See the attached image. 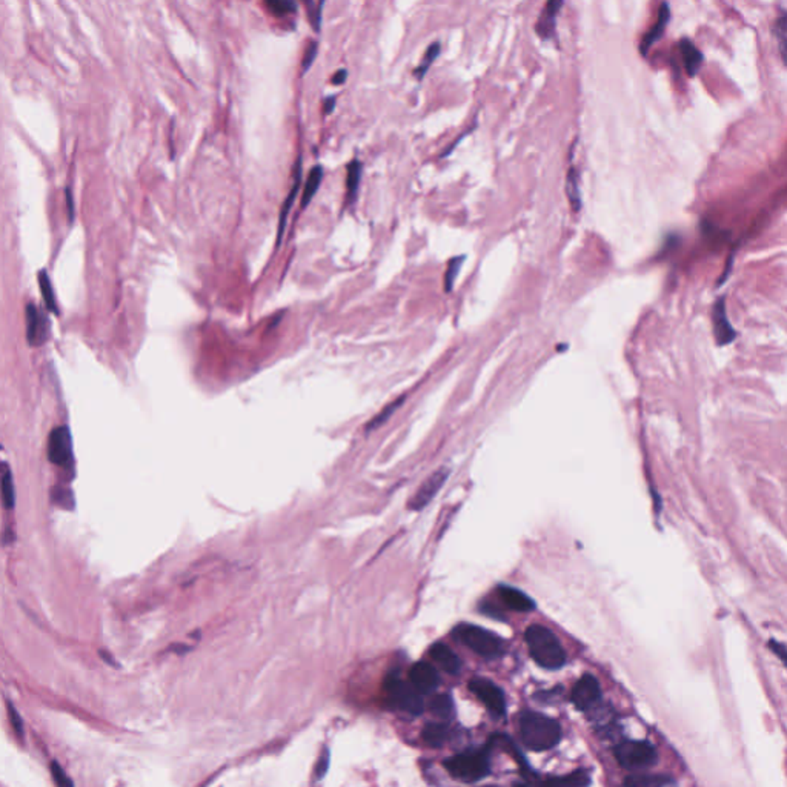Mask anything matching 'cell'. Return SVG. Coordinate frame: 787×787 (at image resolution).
<instances>
[{
    "label": "cell",
    "mask_w": 787,
    "mask_h": 787,
    "mask_svg": "<svg viewBox=\"0 0 787 787\" xmlns=\"http://www.w3.org/2000/svg\"><path fill=\"white\" fill-rule=\"evenodd\" d=\"M520 737L523 744L530 751H549L559 744L561 727L549 716L537 712H523L520 716Z\"/></svg>",
    "instance_id": "obj_1"
},
{
    "label": "cell",
    "mask_w": 787,
    "mask_h": 787,
    "mask_svg": "<svg viewBox=\"0 0 787 787\" xmlns=\"http://www.w3.org/2000/svg\"><path fill=\"white\" fill-rule=\"evenodd\" d=\"M529 654L539 666L554 670L565 666L566 654L559 638L545 626L532 624L524 632Z\"/></svg>",
    "instance_id": "obj_2"
},
{
    "label": "cell",
    "mask_w": 787,
    "mask_h": 787,
    "mask_svg": "<svg viewBox=\"0 0 787 787\" xmlns=\"http://www.w3.org/2000/svg\"><path fill=\"white\" fill-rule=\"evenodd\" d=\"M446 771L465 783H475L488 777L491 771L488 752H466L445 760Z\"/></svg>",
    "instance_id": "obj_3"
},
{
    "label": "cell",
    "mask_w": 787,
    "mask_h": 787,
    "mask_svg": "<svg viewBox=\"0 0 787 787\" xmlns=\"http://www.w3.org/2000/svg\"><path fill=\"white\" fill-rule=\"evenodd\" d=\"M454 637L483 658H497L504 650L500 637L475 624H458L454 629Z\"/></svg>",
    "instance_id": "obj_4"
},
{
    "label": "cell",
    "mask_w": 787,
    "mask_h": 787,
    "mask_svg": "<svg viewBox=\"0 0 787 787\" xmlns=\"http://www.w3.org/2000/svg\"><path fill=\"white\" fill-rule=\"evenodd\" d=\"M615 757L624 769H646L657 763V751L648 741H624L615 749Z\"/></svg>",
    "instance_id": "obj_5"
},
{
    "label": "cell",
    "mask_w": 787,
    "mask_h": 787,
    "mask_svg": "<svg viewBox=\"0 0 787 787\" xmlns=\"http://www.w3.org/2000/svg\"><path fill=\"white\" fill-rule=\"evenodd\" d=\"M386 692L397 707L406 710L409 714L419 715L423 710L420 692L411 684H408L397 675H389L386 680Z\"/></svg>",
    "instance_id": "obj_6"
},
{
    "label": "cell",
    "mask_w": 787,
    "mask_h": 787,
    "mask_svg": "<svg viewBox=\"0 0 787 787\" xmlns=\"http://www.w3.org/2000/svg\"><path fill=\"white\" fill-rule=\"evenodd\" d=\"M469 689L472 694L482 700L483 705L489 709V712L495 716H502L506 714V700L502 689L486 678H473L469 683Z\"/></svg>",
    "instance_id": "obj_7"
},
{
    "label": "cell",
    "mask_w": 787,
    "mask_h": 787,
    "mask_svg": "<svg viewBox=\"0 0 787 787\" xmlns=\"http://www.w3.org/2000/svg\"><path fill=\"white\" fill-rule=\"evenodd\" d=\"M48 458L51 463L67 468L73 463V443L71 434L67 426H59L49 434L48 438Z\"/></svg>",
    "instance_id": "obj_8"
},
{
    "label": "cell",
    "mask_w": 787,
    "mask_h": 787,
    "mask_svg": "<svg viewBox=\"0 0 787 787\" xmlns=\"http://www.w3.org/2000/svg\"><path fill=\"white\" fill-rule=\"evenodd\" d=\"M27 317V340L31 346H42L49 337V323L47 316L36 305L28 303L25 309Z\"/></svg>",
    "instance_id": "obj_9"
},
{
    "label": "cell",
    "mask_w": 787,
    "mask_h": 787,
    "mask_svg": "<svg viewBox=\"0 0 787 787\" xmlns=\"http://www.w3.org/2000/svg\"><path fill=\"white\" fill-rule=\"evenodd\" d=\"M601 698L600 683L594 675L586 674L572 689V703L580 710H587L595 706Z\"/></svg>",
    "instance_id": "obj_10"
},
{
    "label": "cell",
    "mask_w": 787,
    "mask_h": 787,
    "mask_svg": "<svg viewBox=\"0 0 787 787\" xmlns=\"http://www.w3.org/2000/svg\"><path fill=\"white\" fill-rule=\"evenodd\" d=\"M447 475H449V471L446 468H441L437 472H434L432 475L420 486L417 494L411 498V502H409V509L420 510L427 506L432 498L438 494V491L441 489V486L445 484Z\"/></svg>",
    "instance_id": "obj_11"
},
{
    "label": "cell",
    "mask_w": 787,
    "mask_h": 787,
    "mask_svg": "<svg viewBox=\"0 0 787 787\" xmlns=\"http://www.w3.org/2000/svg\"><path fill=\"white\" fill-rule=\"evenodd\" d=\"M409 677H411V684L420 694H430L434 689H437L440 684L437 670H435L432 664L425 661L414 664L411 672H409Z\"/></svg>",
    "instance_id": "obj_12"
},
{
    "label": "cell",
    "mask_w": 787,
    "mask_h": 787,
    "mask_svg": "<svg viewBox=\"0 0 787 787\" xmlns=\"http://www.w3.org/2000/svg\"><path fill=\"white\" fill-rule=\"evenodd\" d=\"M563 6V0H548L545 8H543L539 21L535 23V31L540 39L549 40L552 39L555 34L556 27V17Z\"/></svg>",
    "instance_id": "obj_13"
},
{
    "label": "cell",
    "mask_w": 787,
    "mask_h": 787,
    "mask_svg": "<svg viewBox=\"0 0 787 787\" xmlns=\"http://www.w3.org/2000/svg\"><path fill=\"white\" fill-rule=\"evenodd\" d=\"M430 655L441 669L447 672V674L457 675L460 669H462V660H460L456 652L445 643L432 644L430 649Z\"/></svg>",
    "instance_id": "obj_14"
},
{
    "label": "cell",
    "mask_w": 787,
    "mask_h": 787,
    "mask_svg": "<svg viewBox=\"0 0 787 787\" xmlns=\"http://www.w3.org/2000/svg\"><path fill=\"white\" fill-rule=\"evenodd\" d=\"M498 595H500L503 603L506 604L512 611L530 612V611L535 609L534 600L529 598L528 595L523 594L521 591L515 589V587L500 586L498 587Z\"/></svg>",
    "instance_id": "obj_15"
},
{
    "label": "cell",
    "mask_w": 787,
    "mask_h": 787,
    "mask_svg": "<svg viewBox=\"0 0 787 787\" xmlns=\"http://www.w3.org/2000/svg\"><path fill=\"white\" fill-rule=\"evenodd\" d=\"M669 19H670V10H669V5L664 2L660 6V12H658V21L657 23L652 27V30L649 31L648 34L643 37L642 45H639V51H642V54L646 56L648 54V51L654 47V45L661 39L664 31H666V27L669 23Z\"/></svg>",
    "instance_id": "obj_16"
},
{
    "label": "cell",
    "mask_w": 787,
    "mask_h": 787,
    "mask_svg": "<svg viewBox=\"0 0 787 787\" xmlns=\"http://www.w3.org/2000/svg\"><path fill=\"white\" fill-rule=\"evenodd\" d=\"M714 325H715L714 326L715 337H716V340H718L720 344H727L733 340L735 331L732 328V325L729 323V318L726 316L725 302H723V298L715 305V308H714Z\"/></svg>",
    "instance_id": "obj_17"
},
{
    "label": "cell",
    "mask_w": 787,
    "mask_h": 787,
    "mask_svg": "<svg viewBox=\"0 0 787 787\" xmlns=\"http://www.w3.org/2000/svg\"><path fill=\"white\" fill-rule=\"evenodd\" d=\"M302 163H300V158L297 162L296 166V171H294V183L290 189V194L285 198L283 202V207H281L280 211V222H279V235H277V245H280L281 239H283V233H285V228H286V220H287V214H290V211L292 208V203L296 200V196L298 193V188H300V183H302Z\"/></svg>",
    "instance_id": "obj_18"
},
{
    "label": "cell",
    "mask_w": 787,
    "mask_h": 787,
    "mask_svg": "<svg viewBox=\"0 0 787 787\" xmlns=\"http://www.w3.org/2000/svg\"><path fill=\"white\" fill-rule=\"evenodd\" d=\"M680 49H681L684 68H686L688 75L689 78H695V75L698 74L700 68H701L703 54L700 53L698 49H696L694 42L689 40L688 37H684V39L680 40Z\"/></svg>",
    "instance_id": "obj_19"
},
{
    "label": "cell",
    "mask_w": 787,
    "mask_h": 787,
    "mask_svg": "<svg viewBox=\"0 0 787 787\" xmlns=\"http://www.w3.org/2000/svg\"><path fill=\"white\" fill-rule=\"evenodd\" d=\"M322 178H323V168H322V166H316V168L311 169L308 178H306L305 187H303L302 208L308 207L312 198H314V196L317 194V191H318V188H320V183H322Z\"/></svg>",
    "instance_id": "obj_20"
},
{
    "label": "cell",
    "mask_w": 787,
    "mask_h": 787,
    "mask_svg": "<svg viewBox=\"0 0 787 787\" xmlns=\"http://www.w3.org/2000/svg\"><path fill=\"white\" fill-rule=\"evenodd\" d=\"M405 399H406V395H401V397H399V399H395L394 401L389 403L388 406L383 408L381 411H380L379 414H377L373 420L369 421L368 426H366V431L371 432V431L377 430V427H380L381 425H385L386 421L392 417L397 409H399V408L403 405V403H405Z\"/></svg>",
    "instance_id": "obj_21"
},
{
    "label": "cell",
    "mask_w": 787,
    "mask_h": 787,
    "mask_svg": "<svg viewBox=\"0 0 787 787\" xmlns=\"http://www.w3.org/2000/svg\"><path fill=\"white\" fill-rule=\"evenodd\" d=\"M447 735H449V732H447V727L445 725H440V723H431V725H427L425 727L423 740L432 747H440L446 743Z\"/></svg>",
    "instance_id": "obj_22"
},
{
    "label": "cell",
    "mask_w": 787,
    "mask_h": 787,
    "mask_svg": "<svg viewBox=\"0 0 787 787\" xmlns=\"http://www.w3.org/2000/svg\"><path fill=\"white\" fill-rule=\"evenodd\" d=\"M39 286H40V291H42V297L45 300V303H47L48 309L53 312V314L59 316V308H57L56 305V296H54V290H53V283H51V280L48 277V274L45 271L39 272Z\"/></svg>",
    "instance_id": "obj_23"
},
{
    "label": "cell",
    "mask_w": 787,
    "mask_h": 787,
    "mask_svg": "<svg viewBox=\"0 0 787 787\" xmlns=\"http://www.w3.org/2000/svg\"><path fill=\"white\" fill-rule=\"evenodd\" d=\"M626 786H633V787H639V786H669V784H675V782L669 777H664V775H633L629 777L628 779L624 782Z\"/></svg>",
    "instance_id": "obj_24"
},
{
    "label": "cell",
    "mask_w": 787,
    "mask_h": 787,
    "mask_svg": "<svg viewBox=\"0 0 787 787\" xmlns=\"http://www.w3.org/2000/svg\"><path fill=\"white\" fill-rule=\"evenodd\" d=\"M431 710L432 712L440 716V718H451L454 715V703L452 698L447 694H440L437 696H434L432 701H431Z\"/></svg>",
    "instance_id": "obj_25"
},
{
    "label": "cell",
    "mask_w": 787,
    "mask_h": 787,
    "mask_svg": "<svg viewBox=\"0 0 787 787\" xmlns=\"http://www.w3.org/2000/svg\"><path fill=\"white\" fill-rule=\"evenodd\" d=\"M0 489H2V500L6 509H12L16 503L14 495V483H12V475L8 468L3 469L2 480H0Z\"/></svg>",
    "instance_id": "obj_26"
},
{
    "label": "cell",
    "mask_w": 787,
    "mask_h": 787,
    "mask_svg": "<svg viewBox=\"0 0 787 787\" xmlns=\"http://www.w3.org/2000/svg\"><path fill=\"white\" fill-rule=\"evenodd\" d=\"M773 33H775V40L778 43V49H779V54H782V60L786 63V49H787V21H786V12H782L779 17L773 23Z\"/></svg>",
    "instance_id": "obj_27"
},
{
    "label": "cell",
    "mask_w": 787,
    "mask_h": 787,
    "mask_svg": "<svg viewBox=\"0 0 787 787\" xmlns=\"http://www.w3.org/2000/svg\"><path fill=\"white\" fill-rule=\"evenodd\" d=\"M566 193L569 200L572 202L575 209H580V191H578V176L577 171L574 168L569 169L567 182H566Z\"/></svg>",
    "instance_id": "obj_28"
},
{
    "label": "cell",
    "mask_w": 787,
    "mask_h": 787,
    "mask_svg": "<svg viewBox=\"0 0 787 787\" xmlns=\"http://www.w3.org/2000/svg\"><path fill=\"white\" fill-rule=\"evenodd\" d=\"M438 54H440V43L435 42V43L431 45L430 48H427L426 54H425V57H423V62H421V65L417 68V71H415V75H417L419 79H423V78H425V74L427 73V69H430V67L432 65L434 60L437 59Z\"/></svg>",
    "instance_id": "obj_29"
},
{
    "label": "cell",
    "mask_w": 787,
    "mask_h": 787,
    "mask_svg": "<svg viewBox=\"0 0 787 787\" xmlns=\"http://www.w3.org/2000/svg\"><path fill=\"white\" fill-rule=\"evenodd\" d=\"M360 177H362V163L358 162V160H354V162L351 163L349 168H348V194L349 196H355L357 189H358V185H360Z\"/></svg>",
    "instance_id": "obj_30"
},
{
    "label": "cell",
    "mask_w": 787,
    "mask_h": 787,
    "mask_svg": "<svg viewBox=\"0 0 787 787\" xmlns=\"http://www.w3.org/2000/svg\"><path fill=\"white\" fill-rule=\"evenodd\" d=\"M268 10L276 16H286L287 12L294 11V3L291 0H265Z\"/></svg>",
    "instance_id": "obj_31"
},
{
    "label": "cell",
    "mask_w": 787,
    "mask_h": 787,
    "mask_svg": "<svg viewBox=\"0 0 787 787\" xmlns=\"http://www.w3.org/2000/svg\"><path fill=\"white\" fill-rule=\"evenodd\" d=\"M545 783L548 784H574V786H581V784H587L589 783V778H587L585 773H574V775H569L567 778H556V779H546Z\"/></svg>",
    "instance_id": "obj_32"
},
{
    "label": "cell",
    "mask_w": 787,
    "mask_h": 787,
    "mask_svg": "<svg viewBox=\"0 0 787 787\" xmlns=\"http://www.w3.org/2000/svg\"><path fill=\"white\" fill-rule=\"evenodd\" d=\"M462 261H463V257H457L449 263V268H447V272H446V291L452 290L454 281H456V277L460 271V268H462Z\"/></svg>",
    "instance_id": "obj_33"
},
{
    "label": "cell",
    "mask_w": 787,
    "mask_h": 787,
    "mask_svg": "<svg viewBox=\"0 0 787 787\" xmlns=\"http://www.w3.org/2000/svg\"><path fill=\"white\" fill-rule=\"evenodd\" d=\"M8 716H10V721H11V726L14 729V732L19 735V737H23V726H22V718L19 712L16 710V707L8 703Z\"/></svg>",
    "instance_id": "obj_34"
},
{
    "label": "cell",
    "mask_w": 787,
    "mask_h": 787,
    "mask_svg": "<svg viewBox=\"0 0 787 787\" xmlns=\"http://www.w3.org/2000/svg\"><path fill=\"white\" fill-rule=\"evenodd\" d=\"M51 772H53L54 782L59 786H73V782L67 777L65 771H63L62 767L56 763V761L53 764H51Z\"/></svg>",
    "instance_id": "obj_35"
},
{
    "label": "cell",
    "mask_w": 787,
    "mask_h": 787,
    "mask_svg": "<svg viewBox=\"0 0 787 787\" xmlns=\"http://www.w3.org/2000/svg\"><path fill=\"white\" fill-rule=\"evenodd\" d=\"M316 56H317V43L312 42V43L309 45V48L306 49L305 57H303V62H302V63H303V73L308 71V69L312 67V63H314Z\"/></svg>",
    "instance_id": "obj_36"
},
{
    "label": "cell",
    "mask_w": 787,
    "mask_h": 787,
    "mask_svg": "<svg viewBox=\"0 0 787 787\" xmlns=\"http://www.w3.org/2000/svg\"><path fill=\"white\" fill-rule=\"evenodd\" d=\"M329 767V752H325L323 757L320 758V763L317 766V778L322 779L325 777L326 771H328Z\"/></svg>",
    "instance_id": "obj_37"
},
{
    "label": "cell",
    "mask_w": 787,
    "mask_h": 787,
    "mask_svg": "<svg viewBox=\"0 0 787 787\" xmlns=\"http://www.w3.org/2000/svg\"><path fill=\"white\" fill-rule=\"evenodd\" d=\"M346 78H348L346 71H344V69H340V71H337L334 74V78H332V83H334V85H343Z\"/></svg>",
    "instance_id": "obj_38"
},
{
    "label": "cell",
    "mask_w": 787,
    "mask_h": 787,
    "mask_svg": "<svg viewBox=\"0 0 787 787\" xmlns=\"http://www.w3.org/2000/svg\"><path fill=\"white\" fill-rule=\"evenodd\" d=\"M771 648L773 649V652H775V654H777L779 658H782V660H784L786 648H784L783 644H778L777 642H771Z\"/></svg>",
    "instance_id": "obj_39"
},
{
    "label": "cell",
    "mask_w": 787,
    "mask_h": 787,
    "mask_svg": "<svg viewBox=\"0 0 787 787\" xmlns=\"http://www.w3.org/2000/svg\"><path fill=\"white\" fill-rule=\"evenodd\" d=\"M336 102H337V100H336V97H329V99H326V104H325V113H326V114H331L332 111H334V108H336Z\"/></svg>",
    "instance_id": "obj_40"
},
{
    "label": "cell",
    "mask_w": 787,
    "mask_h": 787,
    "mask_svg": "<svg viewBox=\"0 0 787 787\" xmlns=\"http://www.w3.org/2000/svg\"><path fill=\"white\" fill-rule=\"evenodd\" d=\"M67 202H68V211H69V220H73V217H74L73 197H71V193H69V189H67Z\"/></svg>",
    "instance_id": "obj_41"
},
{
    "label": "cell",
    "mask_w": 787,
    "mask_h": 787,
    "mask_svg": "<svg viewBox=\"0 0 787 787\" xmlns=\"http://www.w3.org/2000/svg\"><path fill=\"white\" fill-rule=\"evenodd\" d=\"M306 6H308V11H309V16L312 19V16H316V28L318 30V23H317V12L314 11V5H312V0H305Z\"/></svg>",
    "instance_id": "obj_42"
}]
</instances>
